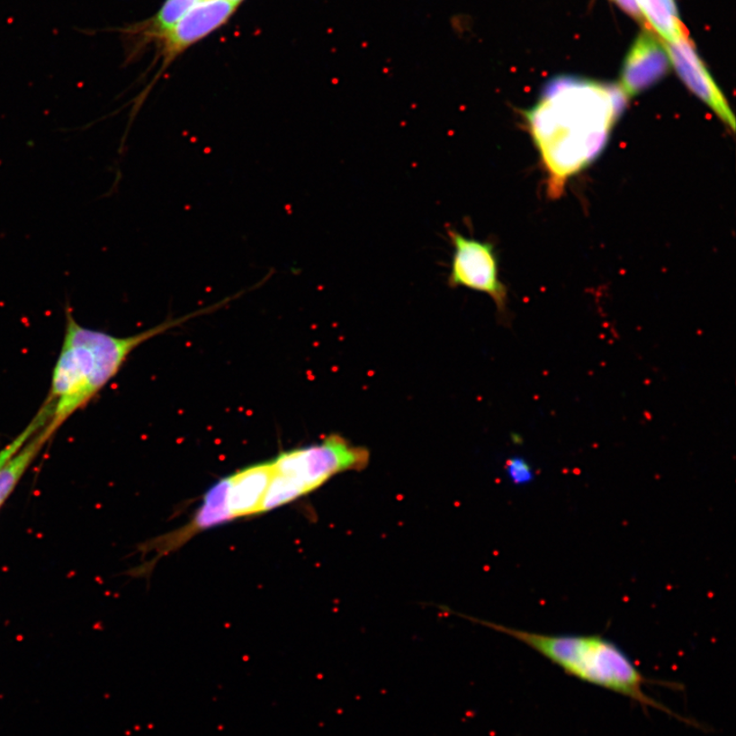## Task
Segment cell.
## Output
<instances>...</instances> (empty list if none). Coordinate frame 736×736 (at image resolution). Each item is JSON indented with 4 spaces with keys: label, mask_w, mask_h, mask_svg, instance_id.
Listing matches in <instances>:
<instances>
[{
    "label": "cell",
    "mask_w": 736,
    "mask_h": 736,
    "mask_svg": "<svg viewBox=\"0 0 736 736\" xmlns=\"http://www.w3.org/2000/svg\"><path fill=\"white\" fill-rule=\"evenodd\" d=\"M626 103L618 85L561 76L547 84L534 106L524 112L551 197H561L569 180L604 152Z\"/></svg>",
    "instance_id": "1"
},
{
    "label": "cell",
    "mask_w": 736,
    "mask_h": 736,
    "mask_svg": "<svg viewBox=\"0 0 736 736\" xmlns=\"http://www.w3.org/2000/svg\"><path fill=\"white\" fill-rule=\"evenodd\" d=\"M206 313L207 310L193 312L123 337L82 327L67 314L63 346L48 397L54 407L49 430L55 434L75 412L92 401L116 377L126 359L141 344Z\"/></svg>",
    "instance_id": "2"
},
{
    "label": "cell",
    "mask_w": 736,
    "mask_h": 736,
    "mask_svg": "<svg viewBox=\"0 0 736 736\" xmlns=\"http://www.w3.org/2000/svg\"><path fill=\"white\" fill-rule=\"evenodd\" d=\"M465 618L514 637L576 679L625 696L640 705L643 710L656 709L690 723L651 697L645 692V687L655 682L638 669L624 651L603 636L529 633L491 622Z\"/></svg>",
    "instance_id": "3"
},
{
    "label": "cell",
    "mask_w": 736,
    "mask_h": 736,
    "mask_svg": "<svg viewBox=\"0 0 736 736\" xmlns=\"http://www.w3.org/2000/svg\"><path fill=\"white\" fill-rule=\"evenodd\" d=\"M370 461V450L339 434L329 435L318 444L282 453L270 460L272 477L260 515L317 491L342 472L364 471Z\"/></svg>",
    "instance_id": "4"
},
{
    "label": "cell",
    "mask_w": 736,
    "mask_h": 736,
    "mask_svg": "<svg viewBox=\"0 0 736 736\" xmlns=\"http://www.w3.org/2000/svg\"><path fill=\"white\" fill-rule=\"evenodd\" d=\"M238 7L229 0H204L180 20L156 45L153 66L159 65L151 85L139 101H144L168 67L194 45L208 39L235 16Z\"/></svg>",
    "instance_id": "5"
},
{
    "label": "cell",
    "mask_w": 736,
    "mask_h": 736,
    "mask_svg": "<svg viewBox=\"0 0 736 736\" xmlns=\"http://www.w3.org/2000/svg\"><path fill=\"white\" fill-rule=\"evenodd\" d=\"M453 247L450 287H462L489 296L498 311L507 312V289L499 277L498 255L491 243L448 230Z\"/></svg>",
    "instance_id": "6"
},
{
    "label": "cell",
    "mask_w": 736,
    "mask_h": 736,
    "mask_svg": "<svg viewBox=\"0 0 736 736\" xmlns=\"http://www.w3.org/2000/svg\"><path fill=\"white\" fill-rule=\"evenodd\" d=\"M236 520L238 517L230 499L229 479L225 477L205 493L189 522L147 544L146 552L154 553V558L149 561L151 565L148 566L156 565L164 557L178 551L200 533Z\"/></svg>",
    "instance_id": "7"
},
{
    "label": "cell",
    "mask_w": 736,
    "mask_h": 736,
    "mask_svg": "<svg viewBox=\"0 0 736 736\" xmlns=\"http://www.w3.org/2000/svg\"><path fill=\"white\" fill-rule=\"evenodd\" d=\"M664 45L671 67L689 92L709 107L728 130L734 132L735 118L730 103L698 56L689 36L673 42H664Z\"/></svg>",
    "instance_id": "8"
},
{
    "label": "cell",
    "mask_w": 736,
    "mask_h": 736,
    "mask_svg": "<svg viewBox=\"0 0 736 736\" xmlns=\"http://www.w3.org/2000/svg\"><path fill=\"white\" fill-rule=\"evenodd\" d=\"M664 42L647 30L638 35L623 63L620 85L626 99H633L662 80L670 71Z\"/></svg>",
    "instance_id": "9"
},
{
    "label": "cell",
    "mask_w": 736,
    "mask_h": 736,
    "mask_svg": "<svg viewBox=\"0 0 736 736\" xmlns=\"http://www.w3.org/2000/svg\"><path fill=\"white\" fill-rule=\"evenodd\" d=\"M204 0H164L153 16L119 30L126 43L129 58H138L156 44L172 27Z\"/></svg>",
    "instance_id": "10"
},
{
    "label": "cell",
    "mask_w": 736,
    "mask_h": 736,
    "mask_svg": "<svg viewBox=\"0 0 736 736\" xmlns=\"http://www.w3.org/2000/svg\"><path fill=\"white\" fill-rule=\"evenodd\" d=\"M270 476H272L270 461L249 465L228 476L230 498L238 520L260 515Z\"/></svg>",
    "instance_id": "11"
},
{
    "label": "cell",
    "mask_w": 736,
    "mask_h": 736,
    "mask_svg": "<svg viewBox=\"0 0 736 736\" xmlns=\"http://www.w3.org/2000/svg\"><path fill=\"white\" fill-rule=\"evenodd\" d=\"M54 435L45 425L18 453L0 467V507L9 498L30 465L39 457Z\"/></svg>",
    "instance_id": "12"
},
{
    "label": "cell",
    "mask_w": 736,
    "mask_h": 736,
    "mask_svg": "<svg viewBox=\"0 0 736 736\" xmlns=\"http://www.w3.org/2000/svg\"><path fill=\"white\" fill-rule=\"evenodd\" d=\"M643 20L663 42H673L688 36L679 18L675 0H636Z\"/></svg>",
    "instance_id": "13"
},
{
    "label": "cell",
    "mask_w": 736,
    "mask_h": 736,
    "mask_svg": "<svg viewBox=\"0 0 736 736\" xmlns=\"http://www.w3.org/2000/svg\"><path fill=\"white\" fill-rule=\"evenodd\" d=\"M51 417L52 407L48 401H45L31 422L17 435V438H14L10 444H7L4 448L0 450V467H2L7 460H10L14 453H18L45 425H48Z\"/></svg>",
    "instance_id": "14"
},
{
    "label": "cell",
    "mask_w": 736,
    "mask_h": 736,
    "mask_svg": "<svg viewBox=\"0 0 736 736\" xmlns=\"http://www.w3.org/2000/svg\"><path fill=\"white\" fill-rule=\"evenodd\" d=\"M507 470V475L516 484L527 483L532 480L533 471L530 464L523 458L515 457L508 461Z\"/></svg>",
    "instance_id": "15"
},
{
    "label": "cell",
    "mask_w": 736,
    "mask_h": 736,
    "mask_svg": "<svg viewBox=\"0 0 736 736\" xmlns=\"http://www.w3.org/2000/svg\"><path fill=\"white\" fill-rule=\"evenodd\" d=\"M614 2L617 3L631 17L644 22L636 0H614Z\"/></svg>",
    "instance_id": "16"
},
{
    "label": "cell",
    "mask_w": 736,
    "mask_h": 736,
    "mask_svg": "<svg viewBox=\"0 0 736 736\" xmlns=\"http://www.w3.org/2000/svg\"><path fill=\"white\" fill-rule=\"evenodd\" d=\"M229 2H230L231 4H234L235 5L239 7L240 4H244L246 2V0H229Z\"/></svg>",
    "instance_id": "17"
}]
</instances>
